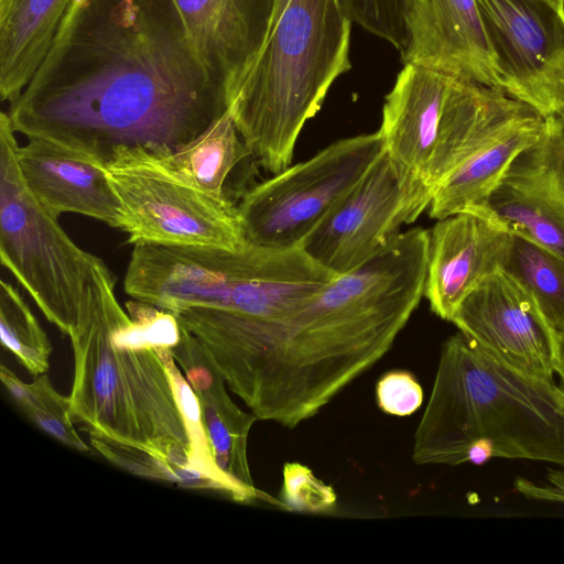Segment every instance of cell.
<instances>
[{"instance_id": "cell-1", "label": "cell", "mask_w": 564, "mask_h": 564, "mask_svg": "<svg viewBox=\"0 0 564 564\" xmlns=\"http://www.w3.org/2000/svg\"><path fill=\"white\" fill-rule=\"evenodd\" d=\"M226 110L174 0H74L7 113L106 169L118 150H177Z\"/></svg>"}, {"instance_id": "cell-2", "label": "cell", "mask_w": 564, "mask_h": 564, "mask_svg": "<svg viewBox=\"0 0 564 564\" xmlns=\"http://www.w3.org/2000/svg\"><path fill=\"white\" fill-rule=\"evenodd\" d=\"M492 458L564 468V389L499 361L457 332L441 347L412 459L457 466Z\"/></svg>"}, {"instance_id": "cell-3", "label": "cell", "mask_w": 564, "mask_h": 564, "mask_svg": "<svg viewBox=\"0 0 564 564\" xmlns=\"http://www.w3.org/2000/svg\"><path fill=\"white\" fill-rule=\"evenodd\" d=\"M429 247L430 230L414 227L333 278L293 319L279 361L283 376L336 397L377 364L424 296Z\"/></svg>"}, {"instance_id": "cell-4", "label": "cell", "mask_w": 564, "mask_h": 564, "mask_svg": "<svg viewBox=\"0 0 564 564\" xmlns=\"http://www.w3.org/2000/svg\"><path fill=\"white\" fill-rule=\"evenodd\" d=\"M336 274L301 247L135 245L124 275L133 300L178 313L212 307L260 323L256 383L268 379L293 319Z\"/></svg>"}, {"instance_id": "cell-5", "label": "cell", "mask_w": 564, "mask_h": 564, "mask_svg": "<svg viewBox=\"0 0 564 564\" xmlns=\"http://www.w3.org/2000/svg\"><path fill=\"white\" fill-rule=\"evenodd\" d=\"M351 23L338 0H274L258 56L226 94L227 110L265 171L291 165L305 123L350 69Z\"/></svg>"}, {"instance_id": "cell-6", "label": "cell", "mask_w": 564, "mask_h": 564, "mask_svg": "<svg viewBox=\"0 0 564 564\" xmlns=\"http://www.w3.org/2000/svg\"><path fill=\"white\" fill-rule=\"evenodd\" d=\"M116 282V275L100 260L68 335L74 355L68 395L73 421L83 424L89 435L150 452L170 441L189 445L169 373L156 350L122 347L112 339L122 310Z\"/></svg>"}, {"instance_id": "cell-7", "label": "cell", "mask_w": 564, "mask_h": 564, "mask_svg": "<svg viewBox=\"0 0 564 564\" xmlns=\"http://www.w3.org/2000/svg\"><path fill=\"white\" fill-rule=\"evenodd\" d=\"M9 116L0 113V259L63 334L75 327L93 269L82 249L30 192L17 161Z\"/></svg>"}, {"instance_id": "cell-8", "label": "cell", "mask_w": 564, "mask_h": 564, "mask_svg": "<svg viewBox=\"0 0 564 564\" xmlns=\"http://www.w3.org/2000/svg\"><path fill=\"white\" fill-rule=\"evenodd\" d=\"M383 152L379 131L337 140L249 187L237 204L245 241L300 247Z\"/></svg>"}, {"instance_id": "cell-9", "label": "cell", "mask_w": 564, "mask_h": 564, "mask_svg": "<svg viewBox=\"0 0 564 564\" xmlns=\"http://www.w3.org/2000/svg\"><path fill=\"white\" fill-rule=\"evenodd\" d=\"M105 170L124 210L128 245L237 249L246 243L237 206L140 161L119 160Z\"/></svg>"}, {"instance_id": "cell-10", "label": "cell", "mask_w": 564, "mask_h": 564, "mask_svg": "<svg viewBox=\"0 0 564 564\" xmlns=\"http://www.w3.org/2000/svg\"><path fill=\"white\" fill-rule=\"evenodd\" d=\"M476 1L499 89L544 118L564 113V3Z\"/></svg>"}, {"instance_id": "cell-11", "label": "cell", "mask_w": 564, "mask_h": 564, "mask_svg": "<svg viewBox=\"0 0 564 564\" xmlns=\"http://www.w3.org/2000/svg\"><path fill=\"white\" fill-rule=\"evenodd\" d=\"M401 177L384 153L304 238L301 248L336 275L380 252L416 220Z\"/></svg>"}, {"instance_id": "cell-12", "label": "cell", "mask_w": 564, "mask_h": 564, "mask_svg": "<svg viewBox=\"0 0 564 564\" xmlns=\"http://www.w3.org/2000/svg\"><path fill=\"white\" fill-rule=\"evenodd\" d=\"M452 323L471 344L524 373L553 380L558 334L528 290L499 270L460 303Z\"/></svg>"}, {"instance_id": "cell-13", "label": "cell", "mask_w": 564, "mask_h": 564, "mask_svg": "<svg viewBox=\"0 0 564 564\" xmlns=\"http://www.w3.org/2000/svg\"><path fill=\"white\" fill-rule=\"evenodd\" d=\"M455 76L404 64L386 96L378 130L416 218L430 206L431 169L443 111Z\"/></svg>"}, {"instance_id": "cell-14", "label": "cell", "mask_w": 564, "mask_h": 564, "mask_svg": "<svg viewBox=\"0 0 564 564\" xmlns=\"http://www.w3.org/2000/svg\"><path fill=\"white\" fill-rule=\"evenodd\" d=\"M486 208L512 232L564 258V119L550 116L539 138L509 165Z\"/></svg>"}, {"instance_id": "cell-15", "label": "cell", "mask_w": 564, "mask_h": 564, "mask_svg": "<svg viewBox=\"0 0 564 564\" xmlns=\"http://www.w3.org/2000/svg\"><path fill=\"white\" fill-rule=\"evenodd\" d=\"M511 239V230L486 207L437 219L430 230L424 291L431 311L452 322L464 299L503 269Z\"/></svg>"}, {"instance_id": "cell-16", "label": "cell", "mask_w": 564, "mask_h": 564, "mask_svg": "<svg viewBox=\"0 0 564 564\" xmlns=\"http://www.w3.org/2000/svg\"><path fill=\"white\" fill-rule=\"evenodd\" d=\"M402 11L408 33L404 64L499 89L476 0H402Z\"/></svg>"}, {"instance_id": "cell-17", "label": "cell", "mask_w": 564, "mask_h": 564, "mask_svg": "<svg viewBox=\"0 0 564 564\" xmlns=\"http://www.w3.org/2000/svg\"><path fill=\"white\" fill-rule=\"evenodd\" d=\"M17 161L28 188L53 216L79 214L122 230L124 210L102 166L41 138L18 144Z\"/></svg>"}, {"instance_id": "cell-18", "label": "cell", "mask_w": 564, "mask_h": 564, "mask_svg": "<svg viewBox=\"0 0 564 564\" xmlns=\"http://www.w3.org/2000/svg\"><path fill=\"white\" fill-rule=\"evenodd\" d=\"M199 56L226 91L258 56L274 0H174Z\"/></svg>"}, {"instance_id": "cell-19", "label": "cell", "mask_w": 564, "mask_h": 564, "mask_svg": "<svg viewBox=\"0 0 564 564\" xmlns=\"http://www.w3.org/2000/svg\"><path fill=\"white\" fill-rule=\"evenodd\" d=\"M181 329V339L171 351L196 393L216 464L253 500H271L254 487L248 463V436L257 416L232 401L200 341L182 326Z\"/></svg>"}, {"instance_id": "cell-20", "label": "cell", "mask_w": 564, "mask_h": 564, "mask_svg": "<svg viewBox=\"0 0 564 564\" xmlns=\"http://www.w3.org/2000/svg\"><path fill=\"white\" fill-rule=\"evenodd\" d=\"M249 158L254 159L226 110L202 134L177 150H118L111 163L133 160L150 164L176 182L237 206L245 189L236 176Z\"/></svg>"}, {"instance_id": "cell-21", "label": "cell", "mask_w": 564, "mask_h": 564, "mask_svg": "<svg viewBox=\"0 0 564 564\" xmlns=\"http://www.w3.org/2000/svg\"><path fill=\"white\" fill-rule=\"evenodd\" d=\"M544 119L527 106L479 147L436 187L429 206L431 218L486 207L512 161L539 138Z\"/></svg>"}, {"instance_id": "cell-22", "label": "cell", "mask_w": 564, "mask_h": 564, "mask_svg": "<svg viewBox=\"0 0 564 564\" xmlns=\"http://www.w3.org/2000/svg\"><path fill=\"white\" fill-rule=\"evenodd\" d=\"M74 0H0V97L13 101L45 57Z\"/></svg>"}, {"instance_id": "cell-23", "label": "cell", "mask_w": 564, "mask_h": 564, "mask_svg": "<svg viewBox=\"0 0 564 564\" xmlns=\"http://www.w3.org/2000/svg\"><path fill=\"white\" fill-rule=\"evenodd\" d=\"M502 270L528 290L556 333H564V258L521 234L512 232Z\"/></svg>"}, {"instance_id": "cell-24", "label": "cell", "mask_w": 564, "mask_h": 564, "mask_svg": "<svg viewBox=\"0 0 564 564\" xmlns=\"http://www.w3.org/2000/svg\"><path fill=\"white\" fill-rule=\"evenodd\" d=\"M0 378L17 406L43 432L75 451H89L74 429L69 398L59 394L45 373L28 383L1 365Z\"/></svg>"}, {"instance_id": "cell-25", "label": "cell", "mask_w": 564, "mask_h": 564, "mask_svg": "<svg viewBox=\"0 0 564 564\" xmlns=\"http://www.w3.org/2000/svg\"><path fill=\"white\" fill-rule=\"evenodd\" d=\"M162 359L172 383L173 392L182 414L188 437L191 458L194 465L212 479L220 490L237 502H250L253 499L241 487L228 478L214 458L209 438L203 422L202 410L192 386L175 365L171 348H155Z\"/></svg>"}, {"instance_id": "cell-26", "label": "cell", "mask_w": 564, "mask_h": 564, "mask_svg": "<svg viewBox=\"0 0 564 564\" xmlns=\"http://www.w3.org/2000/svg\"><path fill=\"white\" fill-rule=\"evenodd\" d=\"M0 337L2 346L33 376L50 367L52 345L22 295L11 283H0Z\"/></svg>"}, {"instance_id": "cell-27", "label": "cell", "mask_w": 564, "mask_h": 564, "mask_svg": "<svg viewBox=\"0 0 564 564\" xmlns=\"http://www.w3.org/2000/svg\"><path fill=\"white\" fill-rule=\"evenodd\" d=\"M93 447L111 464L140 477L174 482L180 487L218 491L219 487L188 459L159 455L147 449L89 435Z\"/></svg>"}, {"instance_id": "cell-28", "label": "cell", "mask_w": 564, "mask_h": 564, "mask_svg": "<svg viewBox=\"0 0 564 564\" xmlns=\"http://www.w3.org/2000/svg\"><path fill=\"white\" fill-rule=\"evenodd\" d=\"M352 23L386 40L402 53L408 45L402 0H338Z\"/></svg>"}, {"instance_id": "cell-29", "label": "cell", "mask_w": 564, "mask_h": 564, "mask_svg": "<svg viewBox=\"0 0 564 564\" xmlns=\"http://www.w3.org/2000/svg\"><path fill=\"white\" fill-rule=\"evenodd\" d=\"M281 498L282 505L289 510L314 513L328 511L337 500L332 486L299 463L284 465Z\"/></svg>"}, {"instance_id": "cell-30", "label": "cell", "mask_w": 564, "mask_h": 564, "mask_svg": "<svg viewBox=\"0 0 564 564\" xmlns=\"http://www.w3.org/2000/svg\"><path fill=\"white\" fill-rule=\"evenodd\" d=\"M378 406L387 414L406 416L413 414L423 402V390L416 378L406 370L386 372L377 382Z\"/></svg>"}, {"instance_id": "cell-31", "label": "cell", "mask_w": 564, "mask_h": 564, "mask_svg": "<svg viewBox=\"0 0 564 564\" xmlns=\"http://www.w3.org/2000/svg\"><path fill=\"white\" fill-rule=\"evenodd\" d=\"M514 488L528 499L564 502V468L549 469L541 481L519 477L514 481Z\"/></svg>"}, {"instance_id": "cell-32", "label": "cell", "mask_w": 564, "mask_h": 564, "mask_svg": "<svg viewBox=\"0 0 564 564\" xmlns=\"http://www.w3.org/2000/svg\"><path fill=\"white\" fill-rule=\"evenodd\" d=\"M556 373L560 376L564 389V333L558 334Z\"/></svg>"}, {"instance_id": "cell-33", "label": "cell", "mask_w": 564, "mask_h": 564, "mask_svg": "<svg viewBox=\"0 0 564 564\" xmlns=\"http://www.w3.org/2000/svg\"><path fill=\"white\" fill-rule=\"evenodd\" d=\"M553 1L564 3V0H553Z\"/></svg>"}, {"instance_id": "cell-34", "label": "cell", "mask_w": 564, "mask_h": 564, "mask_svg": "<svg viewBox=\"0 0 564 564\" xmlns=\"http://www.w3.org/2000/svg\"><path fill=\"white\" fill-rule=\"evenodd\" d=\"M560 116H562V118L564 119V113H562V115H560Z\"/></svg>"}]
</instances>
